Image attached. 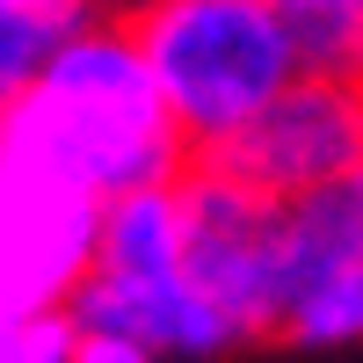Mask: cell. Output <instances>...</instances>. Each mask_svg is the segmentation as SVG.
Returning a JSON list of instances; mask_svg holds the SVG:
<instances>
[{
	"label": "cell",
	"instance_id": "30bf717a",
	"mask_svg": "<svg viewBox=\"0 0 363 363\" xmlns=\"http://www.w3.org/2000/svg\"><path fill=\"white\" fill-rule=\"evenodd\" d=\"M277 335L298 342V349H349V342H363V269L306 291V298H291Z\"/></svg>",
	"mask_w": 363,
	"mask_h": 363
},
{
	"label": "cell",
	"instance_id": "4fadbf2b",
	"mask_svg": "<svg viewBox=\"0 0 363 363\" xmlns=\"http://www.w3.org/2000/svg\"><path fill=\"white\" fill-rule=\"evenodd\" d=\"M73 363H167V356L145 349L138 335H116V327H80V320H73Z\"/></svg>",
	"mask_w": 363,
	"mask_h": 363
},
{
	"label": "cell",
	"instance_id": "8fae6325",
	"mask_svg": "<svg viewBox=\"0 0 363 363\" xmlns=\"http://www.w3.org/2000/svg\"><path fill=\"white\" fill-rule=\"evenodd\" d=\"M58 37H66V22H51V15H37V8L0 0V124H8L15 102L37 87V73L51 66Z\"/></svg>",
	"mask_w": 363,
	"mask_h": 363
},
{
	"label": "cell",
	"instance_id": "9c48e42d",
	"mask_svg": "<svg viewBox=\"0 0 363 363\" xmlns=\"http://www.w3.org/2000/svg\"><path fill=\"white\" fill-rule=\"evenodd\" d=\"M298 51V73L363 87V0H269Z\"/></svg>",
	"mask_w": 363,
	"mask_h": 363
},
{
	"label": "cell",
	"instance_id": "8992f818",
	"mask_svg": "<svg viewBox=\"0 0 363 363\" xmlns=\"http://www.w3.org/2000/svg\"><path fill=\"white\" fill-rule=\"evenodd\" d=\"M73 320L138 335L167 363H196V356H218L233 342H247L233 327V313L189 277V269H167V277H102L95 269V277L80 284V298H73Z\"/></svg>",
	"mask_w": 363,
	"mask_h": 363
},
{
	"label": "cell",
	"instance_id": "52a82bcc",
	"mask_svg": "<svg viewBox=\"0 0 363 363\" xmlns=\"http://www.w3.org/2000/svg\"><path fill=\"white\" fill-rule=\"evenodd\" d=\"M356 269H363V174L284 203V306Z\"/></svg>",
	"mask_w": 363,
	"mask_h": 363
},
{
	"label": "cell",
	"instance_id": "6da1fadb",
	"mask_svg": "<svg viewBox=\"0 0 363 363\" xmlns=\"http://www.w3.org/2000/svg\"><path fill=\"white\" fill-rule=\"evenodd\" d=\"M0 167L95 203L160 189L196 167V145L182 138L124 8L87 15L58 37L51 66L0 124Z\"/></svg>",
	"mask_w": 363,
	"mask_h": 363
},
{
	"label": "cell",
	"instance_id": "3957f363",
	"mask_svg": "<svg viewBox=\"0 0 363 363\" xmlns=\"http://www.w3.org/2000/svg\"><path fill=\"white\" fill-rule=\"evenodd\" d=\"M182 225H189L182 269L233 313V327L247 342L277 335V320H284V203L196 153V167L182 174Z\"/></svg>",
	"mask_w": 363,
	"mask_h": 363
},
{
	"label": "cell",
	"instance_id": "7c38bea8",
	"mask_svg": "<svg viewBox=\"0 0 363 363\" xmlns=\"http://www.w3.org/2000/svg\"><path fill=\"white\" fill-rule=\"evenodd\" d=\"M0 363H73V313H0Z\"/></svg>",
	"mask_w": 363,
	"mask_h": 363
},
{
	"label": "cell",
	"instance_id": "5bb4252c",
	"mask_svg": "<svg viewBox=\"0 0 363 363\" xmlns=\"http://www.w3.org/2000/svg\"><path fill=\"white\" fill-rule=\"evenodd\" d=\"M15 8H37V15H51V22H87V15H116L124 0H15Z\"/></svg>",
	"mask_w": 363,
	"mask_h": 363
},
{
	"label": "cell",
	"instance_id": "5b68a950",
	"mask_svg": "<svg viewBox=\"0 0 363 363\" xmlns=\"http://www.w3.org/2000/svg\"><path fill=\"white\" fill-rule=\"evenodd\" d=\"M102 203L0 167V313H73L95 277Z\"/></svg>",
	"mask_w": 363,
	"mask_h": 363
},
{
	"label": "cell",
	"instance_id": "277c9868",
	"mask_svg": "<svg viewBox=\"0 0 363 363\" xmlns=\"http://www.w3.org/2000/svg\"><path fill=\"white\" fill-rule=\"evenodd\" d=\"M203 160L233 167L240 182L269 189L277 203L335 189V182L363 174V87L356 80L298 73L255 124H240L218 153H203Z\"/></svg>",
	"mask_w": 363,
	"mask_h": 363
},
{
	"label": "cell",
	"instance_id": "ba28073f",
	"mask_svg": "<svg viewBox=\"0 0 363 363\" xmlns=\"http://www.w3.org/2000/svg\"><path fill=\"white\" fill-rule=\"evenodd\" d=\"M189 255V225H182V182L160 189H131L102 203V240H95V269L102 277H167Z\"/></svg>",
	"mask_w": 363,
	"mask_h": 363
},
{
	"label": "cell",
	"instance_id": "7a4b0ae2",
	"mask_svg": "<svg viewBox=\"0 0 363 363\" xmlns=\"http://www.w3.org/2000/svg\"><path fill=\"white\" fill-rule=\"evenodd\" d=\"M124 22L196 153H218L298 80V51L269 0H124Z\"/></svg>",
	"mask_w": 363,
	"mask_h": 363
}]
</instances>
